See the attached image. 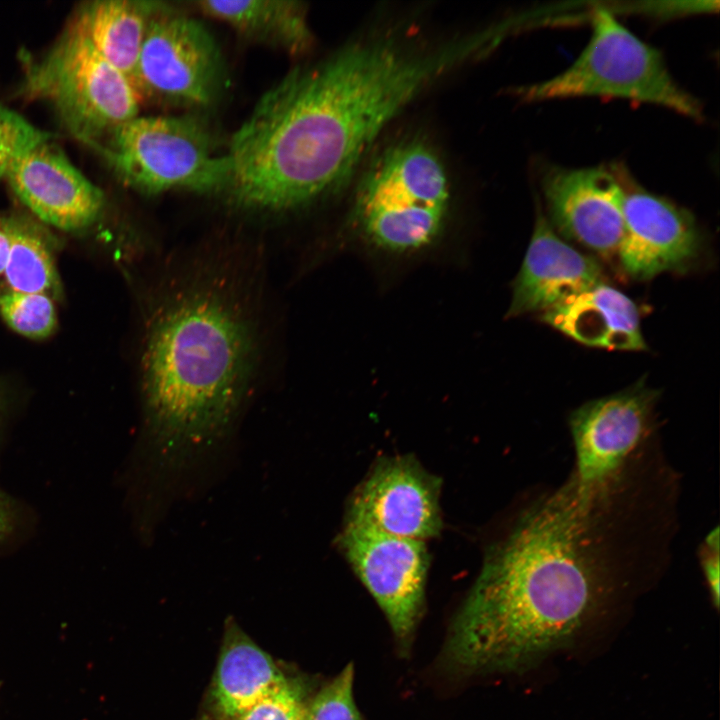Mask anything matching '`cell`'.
Segmentation results:
<instances>
[{
    "instance_id": "1",
    "label": "cell",
    "mask_w": 720,
    "mask_h": 720,
    "mask_svg": "<svg viewBox=\"0 0 720 720\" xmlns=\"http://www.w3.org/2000/svg\"><path fill=\"white\" fill-rule=\"evenodd\" d=\"M673 506L634 466L573 475L523 508L486 552L450 647L469 668H529L569 645L623 589L663 568Z\"/></svg>"
},
{
    "instance_id": "2",
    "label": "cell",
    "mask_w": 720,
    "mask_h": 720,
    "mask_svg": "<svg viewBox=\"0 0 720 720\" xmlns=\"http://www.w3.org/2000/svg\"><path fill=\"white\" fill-rule=\"evenodd\" d=\"M401 110L396 80L361 49L298 66L232 135L225 192L247 209L304 207L341 187Z\"/></svg>"
},
{
    "instance_id": "3",
    "label": "cell",
    "mask_w": 720,
    "mask_h": 720,
    "mask_svg": "<svg viewBox=\"0 0 720 720\" xmlns=\"http://www.w3.org/2000/svg\"><path fill=\"white\" fill-rule=\"evenodd\" d=\"M248 296L239 273L216 260L189 267L153 295L142 395L152 451L168 468L217 444L248 394L259 344Z\"/></svg>"
},
{
    "instance_id": "4",
    "label": "cell",
    "mask_w": 720,
    "mask_h": 720,
    "mask_svg": "<svg viewBox=\"0 0 720 720\" xmlns=\"http://www.w3.org/2000/svg\"><path fill=\"white\" fill-rule=\"evenodd\" d=\"M449 201L447 174L437 154L423 142L404 141L387 148L368 168L353 215L373 245L409 252L438 237Z\"/></svg>"
},
{
    "instance_id": "5",
    "label": "cell",
    "mask_w": 720,
    "mask_h": 720,
    "mask_svg": "<svg viewBox=\"0 0 720 720\" xmlns=\"http://www.w3.org/2000/svg\"><path fill=\"white\" fill-rule=\"evenodd\" d=\"M519 96L528 102L622 98L703 118L701 103L674 80L659 50L604 9L594 11L589 41L577 59L553 77L522 87Z\"/></svg>"
},
{
    "instance_id": "6",
    "label": "cell",
    "mask_w": 720,
    "mask_h": 720,
    "mask_svg": "<svg viewBox=\"0 0 720 720\" xmlns=\"http://www.w3.org/2000/svg\"><path fill=\"white\" fill-rule=\"evenodd\" d=\"M21 90L49 102L69 132L94 149L137 117L142 103L73 20L44 56L28 63Z\"/></svg>"
},
{
    "instance_id": "7",
    "label": "cell",
    "mask_w": 720,
    "mask_h": 720,
    "mask_svg": "<svg viewBox=\"0 0 720 720\" xmlns=\"http://www.w3.org/2000/svg\"><path fill=\"white\" fill-rule=\"evenodd\" d=\"M95 150L125 185L144 195L225 192L228 186L226 154L195 115H138Z\"/></svg>"
},
{
    "instance_id": "8",
    "label": "cell",
    "mask_w": 720,
    "mask_h": 720,
    "mask_svg": "<svg viewBox=\"0 0 720 720\" xmlns=\"http://www.w3.org/2000/svg\"><path fill=\"white\" fill-rule=\"evenodd\" d=\"M224 83L223 57L206 26L168 6L161 10L148 27L133 80L141 101L203 108Z\"/></svg>"
},
{
    "instance_id": "9",
    "label": "cell",
    "mask_w": 720,
    "mask_h": 720,
    "mask_svg": "<svg viewBox=\"0 0 720 720\" xmlns=\"http://www.w3.org/2000/svg\"><path fill=\"white\" fill-rule=\"evenodd\" d=\"M351 568L407 644L423 611L429 553L425 541L345 524L336 539Z\"/></svg>"
},
{
    "instance_id": "10",
    "label": "cell",
    "mask_w": 720,
    "mask_h": 720,
    "mask_svg": "<svg viewBox=\"0 0 720 720\" xmlns=\"http://www.w3.org/2000/svg\"><path fill=\"white\" fill-rule=\"evenodd\" d=\"M441 482L413 456L382 457L352 493L345 524L399 538L436 537Z\"/></svg>"
},
{
    "instance_id": "11",
    "label": "cell",
    "mask_w": 720,
    "mask_h": 720,
    "mask_svg": "<svg viewBox=\"0 0 720 720\" xmlns=\"http://www.w3.org/2000/svg\"><path fill=\"white\" fill-rule=\"evenodd\" d=\"M659 392L644 380L590 400L569 417L575 450L571 473L580 481L606 478L624 467L650 442L656 429Z\"/></svg>"
},
{
    "instance_id": "12",
    "label": "cell",
    "mask_w": 720,
    "mask_h": 720,
    "mask_svg": "<svg viewBox=\"0 0 720 720\" xmlns=\"http://www.w3.org/2000/svg\"><path fill=\"white\" fill-rule=\"evenodd\" d=\"M542 190L553 229L601 254H617L624 236L622 176L605 167L548 168Z\"/></svg>"
},
{
    "instance_id": "13",
    "label": "cell",
    "mask_w": 720,
    "mask_h": 720,
    "mask_svg": "<svg viewBox=\"0 0 720 720\" xmlns=\"http://www.w3.org/2000/svg\"><path fill=\"white\" fill-rule=\"evenodd\" d=\"M624 236L617 255L624 271L647 280L664 272L687 270L698 258L702 237L684 208L624 182Z\"/></svg>"
},
{
    "instance_id": "14",
    "label": "cell",
    "mask_w": 720,
    "mask_h": 720,
    "mask_svg": "<svg viewBox=\"0 0 720 720\" xmlns=\"http://www.w3.org/2000/svg\"><path fill=\"white\" fill-rule=\"evenodd\" d=\"M4 180L38 219L64 231L90 227L105 206L103 191L51 140L15 159Z\"/></svg>"
},
{
    "instance_id": "15",
    "label": "cell",
    "mask_w": 720,
    "mask_h": 720,
    "mask_svg": "<svg viewBox=\"0 0 720 720\" xmlns=\"http://www.w3.org/2000/svg\"><path fill=\"white\" fill-rule=\"evenodd\" d=\"M601 282L598 263L564 241L538 211L528 249L513 283L508 316L543 313Z\"/></svg>"
},
{
    "instance_id": "16",
    "label": "cell",
    "mask_w": 720,
    "mask_h": 720,
    "mask_svg": "<svg viewBox=\"0 0 720 720\" xmlns=\"http://www.w3.org/2000/svg\"><path fill=\"white\" fill-rule=\"evenodd\" d=\"M541 319L587 346L621 351L647 349L636 304L603 282L543 312Z\"/></svg>"
},
{
    "instance_id": "17",
    "label": "cell",
    "mask_w": 720,
    "mask_h": 720,
    "mask_svg": "<svg viewBox=\"0 0 720 720\" xmlns=\"http://www.w3.org/2000/svg\"><path fill=\"white\" fill-rule=\"evenodd\" d=\"M166 6L158 1L95 0L82 4L72 20L133 84L148 27Z\"/></svg>"
},
{
    "instance_id": "18",
    "label": "cell",
    "mask_w": 720,
    "mask_h": 720,
    "mask_svg": "<svg viewBox=\"0 0 720 720\" xmlns=\"http://www.w3.org/2000/svg\"><path fill=\"white\" fill-rule=\"evenodd\" d=\"M204 15L229 25L247 40L300 55L312 46L313 37L303 2L247 0L195 2Z\"/></svg>"
},
{
    "instance_id": "19",
    "label": "cell",
    "mask_w": 720,
    "mask_h": 720,
    "mask_svg": "<svg viewBox=\"0 0 720 720\" xmlns=\"http://www.w3.org/2000/svg\"><path fill=\"white\" fill-rule=\"evenodd\" d=\"M286 681L266 652L240 638L227 644L220 655L214 697L219 710L234 719Z\"/></svg>"
},
{
    "instance_id": "20",
    "label": "cell",
    "mask_w": 720,
    "mask_h": 720,
    "mask_svg": "<svg viewBox=\"0 0 720 720\" xmlns=\"http://www.w3.org/2000/svg\"><path fill=\"white\" fill-rule=\"evenodd\" d=\"M5 220L10 251L4 275L9 289L60 297L62 288L47 231L20 215L5 216Z\"/></svg>"
},
{
    "instance_id": "21",
    "label": "cell",
    "mask_w": 720,
    "mask_h": 720,
    "mask_svg": "<svg viewBox=\"0 0 720 720\" xmlns=\"http://www.w3.org/2000/svg\"><path fill=\"white\" fill-rule=\"evenodd\" d=\"M0 315L16 332L30 338H44L56 326L52 298L41 293L0 290Z\"/></svg>"
},
{
    "instance_id": "22",
    "label": "cell",
    "mask_w": 720,
    "mask_h": 720,
    "mask_svg": "<svg viewBox=\"0 0 720 720\" xmlns=\"http://www.w3.org/2000/svg\"><path fill=\"white\" fill-rule=\"evenodd\" d=\"M52 136L0 102V181L11 163Z\"/></svg>"
},
{
    "instance_id": "23",
    "label": "cell",
    "mask_w": 720,
    "mask_h": 720,
    "mask_svg": "<svg viewBox=\"0 0 720 720\" xmlns=\"http://www.w3.org/2000/svg\"><path fill=\"white\" fill-rule=\"evenodd\" d=\"M354 669L348 664L307 707L306 720H361L353 697Z\"/></svg>"
},
{
    "instance_id": "24",
    "label": "cell",
    "mask_w": 720,
    "mask_h": 720,
    "mask_svg": "<svg viewBox=\"0 0 720 720\" xmlns=\"http://www.w3.org/2000/svg\"><path fill=\"white\" fill-rule=\"evenodd\" d=\"M307 706L288 680L232 720H306Z\"/></svg>"
},
{
    "instance_id": "25",
    "label": "cell",
    "mask_w": 720,
    "mask_h": 720,
    "mask_svg": "<svg viewBox=\"0 0 720 720\" xmlns=\"http://www.w3.org/2000/svg\"><path fill=\"white\" fill-rule=\"evenodd\" d=\"M719 528L710 531L699 548L700 566L705 577L711 600L719 606Z\"/></svg>"
},
{
    "instance_id": "26",
    "label": "cell",
    "mask_w": 720,
    "mask_h": 720,
    "mask_svg": "<svg viewBox=\"0 0 720 720\" xmlns=\"http://www.w3.org/2000/svg\"><path fill=\"white\" fill-rule=\"evenodd\" d=\"M10 251V236L6 225L5 216L0 217V274H3Z\"/></svg>"
},
{
    "instance_id": "27",
    "label": "cell",
    "mask_w": 720,
    "mask_h": 720,
    "mask_svg": "<svg viewBox=\"0 0 720 720\" xmlns=\"http://www.w3.org/2000/svg\"><path fill=\"white\" fill-rule=\"evenodd\" d=\"M11 526V510L7 498L0 492V540Z\"/></svg>"
},
{
    "instance_id": "28",
    "label": "cell",
    "mask_w": 720,
    "mask_h": 720,
    "mask_svg": "<svg viewBox=\"0 0 720 720\" xmlns=\"http://www.w3.org/2000/svg\"><path fill=\"white\" fill-rule=\"evenodd\" d=\"M0 407H1V398H0Z\"/></svg>"
}]
</instances>
